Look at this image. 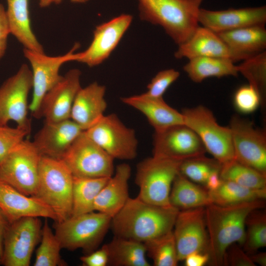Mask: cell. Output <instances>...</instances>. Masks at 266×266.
<instances>
[{
    "instance_id": "26",
    "label": "cell",
    "mask_w": 266,
    "mask_h": 266,
    "mask_svg": "<svg viewBox=\"0 0 266 266\" xmlns=\"http://www.w3.org/2000/svg\"><path fill=\"white\" fill-rule=\"evenodd\" d=\"M29 0H6L7 20L12 34L24 48L44 53L43 48L33 31L29 9Z\"/></svg>"
},
{
    "instance_id": "49",
    "label": "cell",
    "mask_w": 266,
    "mask_h": 266,
    "mask_svg": "<svg viewBox=\"0 0 266 266\" xmlns=\"http://www.w3.org/2000/svg\"><path fill=\"white\" fill-rule=\"evenodd\" d=\"M63 0H38L39 5L41 7H46L52 4H58Z\"/></svg>"
},
{
    "instance_id": "19",
    "label": "cell",
    "mask_w": 266,
    "mask_h": 266,
    "mask_svg": "<svg viewBox=\"0 0 266 266\" xmlns=\"http://www.w3.org/2000/svg\"><path fill=\"white\" fill-rule=\"evenodd\" d=\"M198 21L216 33L230 31L247 27L265 25L266 6L230 8L210 10L200 8Z\"/></svg>"
},
{
    "instance_id": "18",
    "label": "cell",
    "mask_w": 266,
    "mask_h": 266,
    "mask_svg": "<svg viewBox=\"0 0 266 266\" xmlns=\"http://www.w3.org/2000/svg\"><path fill=\"white\" fill-rule=\"evenodd\" d=\"M81 72L77 68L68 71L44 96L39 116L45 122H56L70 119L75 97L81 89Z\"/></svg>"
},
{
    "instance_id": "48",
    "label": "cell",
    "mask_w": 266,
    "mask_h": 266,
    "mask_svg": "<svg viewBox=\"0 0 266 266\" xmlns=\"http://www.w3.org/2000/svg\"><path fill=\"white\" fill-rule=\"evenodd\" d=\"M251 260L256 265L259 264L262 266H266V252L253 253L249 256Z\"/></svg>"
},
{
    "instance_id": "27",
    "label": "cell",
    "mask_w": 266,
    "mask_h": 266,
    "mask_svg": "<svg viewBox=\"0 0 266 266\" xmlns=\"http://www.w3.org/2000/svg\"><path fill=\"white\" fill-rule=\"evenodd\" d=\"M227 45L245 59L265 51V25H256L216 33Z\"/></svg>"
},
{
    "instance_id": "21",
    "label": "cell",
    "mask_w": 266,
    "mask_h": 266,
    "mask_svg": "<svg viewBox=\"0 0 266 266\" xmlns=\"http://www.w3.org/2000/svg\"><path fill=\"white\" fill-rule=\"evenodd\" d=\"M174 56L188 59L197 57L226 58L234 62L245 60L232 51L216 33L203 26H199L187 41L178 45Z\"/></svg>"
},
{
    "instance_id": "20",
    "label": "cell",
    "mask_w": 266,
    "mask_h": 266,
    "mask_svg": "<svg viewBox=\"0 0 266 266\" xmlns=\"http://www.w3.org/2000/svg\"><path fill=\"white\" fill-rule=\"evenodd\" d=\"M83 131L70 119L56 122H45L33 141L41 155L61 159Z\"/></svg>"
},
{
    "instance_id": "12",
    "label": "cell",
    "mask_w": 266,
    "mask_h": 266,
    "mask_svg": "<svg viewBox=\"0 0 266 266\" xmlns=\"http://www.w3.org/2000/svg\"><path fill=\"white\" fill-rule=\"evenodd\" d=\"M85 132L114 159L131 160L137 155L138 141L134 130L114 113L104 115Z\"/></svg>"
},
{
    "instance_id": "29",
    "label": "cell",
    "mask_w": 266,
    "mask_h": 266,
    "mask_svg": "<svg viewBox=\"0 0 266 266\" xmlns=\"http://www.w3.org/2000/svg\"><path fill=\"white\" fill-rule=\"evenodd\" d=\"M189 60L183 66V70L191 80L196 83H200L211 77L237 76L239 73L238 66L229 59L197 57Z\"/></svg>"
},
{
    "instance_id": "7",
    "label": "cell",
    "mask_w": 266,
    "mask_h": 266,
    "mask_svg": "<svg viewBox=\"0 0 266 266\" xmlns=\"http://www.w3.org/2000/svg\"><path fill=\"white\" fill-rule=\"evenodd\" d=\"M41 157L33 141L23 140L0 161V181L25 195L34 196Z\"/></svg>"
},
{
    "instance_id": "32",
    "label": "cell",
    "mask_w": 266,
    "mask_h": 266,
    "mask_svg": "<svg viewBox=\"0 0 266 266\" xmlns=\"http://www.w3.org/2000/svg\"><path fill=\"white\" fill-rule=\"evenodd\" d=\"M209 192L212 203L220 205L265 200L266 198V188L251 189L224 180L217 189Z\"/></svg>"
},
{
    "instance_id": "8",
    "label": "cell",
    "mask_w": 266,
    "mask_h": 266,
    "mask_svg": "<svg viewBox=\"0 0 266 266\" xmlns=\"http://www.w3.org/2000/svg\"><path fill=\"white\" fill-rule=\"evenodd\" d=\"M181 113L184 124L198 135L214 159L221 165L234 159L231 129L220 125L210 109L199 105Z\"/></svg>"
},
{
    "instance_id": "34",
    "label": "cell",
    "mask_w": 266,
    "mask_h": 266,
    "mask_svg": "<svg viewBox=\"0 0 266 266\" xmlns=\"http://www.w3.org/2000/svg\"><path fill=\"white\" fill-rule=\"evenodd\" d=\"M40 244L35 255L34 266H65L66 263L62 259L60 242L50 228L48 218L42 225Z\"/></svg>"
},
{
    "instance_id": "31",
    "label": "cell",
    "mask_w": 266,
    "mask_h": 266,
    "mask_svg": "<svg viewBox=\"0 0 266 266\" xmlns=\"http://www.w3.org/2000/svg\"><path fill=\"white\" fill-rule=\"evenodd\" d=\"M110 177L86 178L73 176L72 208L71 216L95 211L94 202L96 197Z\"/></svg>"
},
{
    "instance_id": "6",
    "label": "cell",
    "mask_w": 266,
    "mask_h": 266,
    "mask_svg": "<svg viewBox=\"0 0 266 266\" xmlns=\"http://www.w3.org/2000/svg\"><path fill=\"white\" fill-rule=\"evenodd\" d=\"M182 161L152 156L136 166L135 182L139 188L137 197L156 205L172 206L169 194L172 183L180 172Z\"/></svg>"
},
{
    "instance_id": "15",
    "label": "cell",
    "mask_w": 266,
    "mask_h": 266,
    "mask_svg": "<svg viewBox=\"0 0 266 266\" xmlns=\"http://www.w3.org/2000/svg\"><path fill=\"white\" fill-rule=\"evenodd\" d=\"M205 207L180 210L178 213L172 232L179 261L184 260L194 252H208Z\"/></svg>"
},
{
    "instance_id": "11",
    "label": "cell",
    "mask_w": 266,
    "mask_h": 266,
    "mask_svg": "<svg viewBox=\"0 0 266 266\" xmlns=\"http://www.w3.org/2000/svg\"><path fill=\"white\" fill-rule=\"evenodd\" d=\"M79 47L76 43L66 54L57 56H49L24 48L25 57L30 64L32 74L33 95L29 109L32 115L39 118V110L42 100L46 93L61 78L59 70L64 64L76 61L79 53L75 51Z\"/></svg>"
},
{
    "instance_id": "37",
    "label": "cell",
    "mask_w": 266,
    "mask_h": 266,
    "mask_svg": "<svg viewBox=\"0 0 266 266\" xmlns=\"http://www.w3.org/2000/svg\"><path fill=\"white\" fill-rule=\"evenodd\" d=\"M256 209L248 216L245 222L247 230L243 250L250 254L266 245V212Z\"/></svg>"
},
{
    "instance_id": "36",
    "label": "cell",
    "mask_w": 266,
    "mask_h": 266,
    "mask_svg": "<svg viewBox=\"0 0 266 266\" xmlns=\"http://www.w3.org/2000/svg\"><path fill=\"white\" fill-rule=\"evenodd\" d=\"M243 61L238 66V72L259 93L263 103L266 87V52L263 51Z\"/></svg>"
},
{
    "instance_id": "5",
    "label": "cell",
    "mask_w": 266,
    "mask_h": 266,
    "mask_svg": "<svg viewBox=\"0 0 266 266\" xmlns=\"http://www.w3.org/2000/svg\"><path fill=\"white\" fill-rule=\"evenodd\" d=\"M111 219L95 211L71 216L61 222H55L54 233L62 249H81L87 254L96 250L101 242L110 227Z\"/></svg>"
},
{
    "instance_id": "22",
    "label": "cell",
    "mask_w": 266,
    "mask_h": 266,
    "mask_svg": "<svg viewBox=\"0 0 266 266\" xmlns=\"http://www.w3.org/2000/svg\"><path fill=\"white\" fill-rule=\"evenodd\" d=\"M0 209L10 223L22 217L33 216L57 221L53 210L38 198L25 195L0 181Z\"/></svg>"
},
{
    "instance_id": "10",
    "label": "cell",
    "mask_w": 266,
    "mask_h": 266,
    "mask_svg": "<svg viewBox=\"0 0 266 266\" xmlns=\"http://www.w3.org/2000/svg\"><path fill=\"white\" fill-rule=\"evenodd\" d=\"M32 86V71L26 64L3 82L0 87V126L14 121L17 127L30 133L28 96Z\"/></svg>"
},
{
    "instance_id": "14",
    "label": "cell",
    "mask_w": 266,
    "mask_h": 266,
    "mask_svg": "<svg viewBox=\"0 0 266 266\" xmlns=\"http://www.w3.org/2000/svg\"><path fill=\"white\" fill-rule=\"evenodd\" d=\"M234 159L266 175V133L235 115L230 121Z\"/></svg>"
},
{
    "instance_id": "47",
    "label": "cell",
    "mask_w": 266,
    "mask_h": 266,
    "mask_svg": "<svg viewBox=\"0 0 266 266\" xmlns=\"http://www.w3.org/2000/svg\"><path fill=\"white\" fill-rule=\"evenodd\" d=\"M220 169H217L213 171L208 177L205 186L209 191H213L217 189L222 179L220 175Z\"/></svg>"
},
{
    "instance_id": "25",
    "label": "cell",
    "mask_w": 266,
    "mask_h": 266,
    "mask_svg": "<svg viewBox=\"0 0 266 266\" xmlns=\"http://www.w3.org/2000/svg\"><path fill=\"white\" fill-rule=\"evenodd\" d=\"M131 168L126 163L118 165L94 202V210L112 218L125 205L129 196L128 182Z\"/></svg>"
},
{
    "instance_id": "9",
    "label": "cell",
    "mask_w": 266,
    "mask_h": 266,
    "mask_svg": "<svg viewBox=\"0 0 266 266\" xmlns=\"http://www.w3.org/2000/svg\"><path fill=\"white\" fill-rule=\"evenodd\" d=\"M61 159L74 177H110L115 171L114 159L89 138L85 131Z\"/></svg>"
},
{
    "instance_id": "4",
    "label": "cell",
    "mask_w": 266,
    "mask_h": 266,
    "mask_svg": "<svg viewBox=\"0 0 266 266\" xmlns=\"http://www.w3.org/2000/svg\"><path fill=\"white\" fill-rule=\"evenodd\" d=\"M73 175L62 159L41 156L34 196L49 206L61 222L71 215Z\"/></svg>"
},
{
    "instance_id": "41",
    "label": "cell",
    "mask_w": 266,
    "mask_h": 266,
    "mask_svg": "<svg viewBox=\"0 0 266 266\" xmlns=\"http://www.w3.org/2000/svg\"><path fill=\"white\" fill-rule=\"evenodd\" d=\"M29 133L17 127L0 126V161Z\"/></svg>"
},
{
    "instance_id": "1",
    "label": "cell",
    "mask_w": 266,
    "mask_h": 266,
    "mask_svg": "<svg viewBox=\"0 0 266 266\" xmlns=\"http://www.w3.org/2000/svg\"><path fill=\"white\" fill-rule=\"evenodd\" d=\"M265 207V200H262L228 205L211 203L205 207L209 262L212 266H225L226 253L231 245H243L248 216Z\"/></svg>"
},
{
    "instance_id": "50",
    "label": "cell",
    "mask_w": 266,
    "mask_h": 266,
    "mask_svg": "<svg viewBox=\"0 0 266 266\" xmlns=\"http://www.w3.org/2000/svg\"><path fill=\"white\" fill-rule=\"evenodd\" d=\"M72 2L77 3H82L87 2L89 0H70Z\"/></svg>"
},
{
    "instance_id": "38",
    "label": "cell",
    "mask_w": 266,
    "mask_h": 266,
    "mask_svg": "<svg viewBox=\"0 0 266 266\" xmlns=\"http://www.w3.org/2000/svg\"><path fill=\"white\" fill-rule=\"evenodd\" d=\"M221 167V164L215 159L203 155L182 161L180 173L195 183L205 185L209 174Z\"/></svg>"
},
{
    "instance_id": "24",
    "label": "cell",
    "mask_w": 266,
    "mask_h": 266,
    "mask_svg": "<svg viewBox=\"0 0 266 266\" xmlns=\"http://www.w3.org/2000/svg\"><path fill=\"white\" fill-rule=\"evenodd\" d=\"M121 100L124 103L141 112L155 132L173 126L184 124L182 113L167 104L163 97H152L143 93L122 98Z\"/></svg>"
},
{
    "instance_id": "16",
    "label": "cell",
    "mask_w": 266,
    "mask_h": 266,
    "mask_svg": "<svg viewBox=\"0 0 266 266\" xmlns=\"http://www.w3.org/2000/svg\"><path fill=\"white\" fill-rule=\"evenodd\" d=\"M206 152L198 135L185 124L155 132L153 156L182 161L204 155Z\"/></svg>"
},
{
    "instance_id": "46",
    "label": "cell",
    "mask_w": 266,
    "mask_h": 266,
    "mask_svg": "<svg viewBox=\"0 0 266 266\" xmlns=\"http://www.w3.org/2000/svg\"><path fill=\"white\" fill-rule=\"evenodd\" d=\"M10 222L0 209V265L2 264L4 238Z\"/></svg>"
},
{
    "instance_id": "3",
    "label": "cell",
    "mask_w": 266,
    "mask_h": 266,
    "mask_svg": "<svg viewBox=\"0 0 266 266\" xmlns=\"http://www.w3.org/2000/svg\"><path fill=\"white\" fill-rule=\"evenodd\" d=\"M141 20L161 26L178 45L199 26L198 13L204 0H137Z\"/></svg>"
},
{
    "instance_id": "13",
    "label": "cell",
    "mask_w": 266,
    "mask_h": 266,
    "mask_svg": "<svg viewBox=\"0 0 266 266\" xmlns=\"http://www.w3.org/2000/svg\"><path fill=\"white\" fill-rule=\"evenodd\" d=\"M42 225L39 217L33 216L10 223L4 236L1 265L29 266L34 248L40 240Z\"/></svg>"
},
{
    "instance_id": "45",
    "label": "cell",
    "mask_w": 266,
    "mask_h": 266,
    "mask_svg": "<svg viewBox=\"0 0 266 266\" xmlns=\"http://www.w3.org/2000/svg\"><path fill=\"white\" fill-rule=\"evenodd\" d=\"M208 253L196 252L188 255L184 259L186 266H203L209 261Z\"/></svg>"
},
{
    "instance_id": "40",
    "label": "cell",
    "mask_w": 266,
    "mask_h": 266,
    "mask_svg": "<svg viewBox=\"0 0 266 266\" xmlns=\"http://www.w3.org/2000/svg\"><path fill=\"white\" fill-rule=\"evenodd\" d=\"M179 76V72L172 68L159 71L147 85V91L144 94L152 97H163L166 90Z\"/></svg>"
},
{
    "instance_id": "35",
    "label": "cell",
    "mask_w": 266,
    "mask_h": 266,
    "mask_svg": "<svg viewBox=\"0 0 266 266\" xmlns=\"http://www.w3.org/2000/svg\"><path fill=\"white\" fill-rule=\"evenodd\" d=\"M155 266H176L179 262L172 231L144 243Z\"/></svg>"
},
{
    "instance_id": "33",
    "label": "cell",
    "mask_w": 266,
    "mask_h": 266,
    "mask_svg": "<svg viewBox=\"0 0 266 266\" xmlns=\"http://www.w3.org/2000/svg\"><path fill=\"white\" fill-rule=\"evenodd\" d=\"M220 175L222 180L232 181L247 188H266V175L235 159L221 165Z\"/></svg>"
},
{
    "instance_id": "17",
    "label": "cell",
    "mask_w": 266,
    "mask_h": 266,
    "mask_svg": "<svg viewBox=\"0 0 266 266\" xmlns=\"http://www.w3.org/2000/svg\"><path fill=\"white\" fill-rule=\"evenodd\" d=\"M133 17L123 14L97 26L86 50L79 52L77 62L90 67L98 66L110 56L130 27Z\"/></svg>"
},
{
    "instance_id": "30",
    "label": "cell",
    "mask_w": 266,
    "mask_h": 266,
    "mask_svg": "<svg viewBox=\"0 0 266 266\" xmlns=\"http://www.w3.org/2000/svg\"><path fill=\"white\" fill-rule=\"evenodd\" d=\"M108 265L113 266H150L144 243L114 236L106 244Z\"/></svg>"
},
{
    "instance_id": "28",
    "label": "cell",
    "mask_w": 266,
    "mask_h": 266,
    "mask_svg": "<svg viewBox=\"0 0 266 266\" xmlns=\"http://www.w3.org/2000/svg\"><path fill=\"white\" fill-rule=\"evenodd\" d=\"M169 202L179 211L206 207L212 203L207 189L197 185L180 172L172 183Z\"/></svg>"
},
{
    "instance_id": "23",
    "label": "cell",
    "mask_w": 266,
    "mask_h": 266,
    "mask_svg": "<svg viewBox=\"0 0 266 266\" xmlns=\"http://www.w3.org/2000/svg\"><path fill=\"white\" fill-rule=\"evenodd\" d=\"M104 86L94 82L81 88L74 99L70 119L83 131L96 124L104 115L107 107Z\"/></svg>"
},
{
    "instance_id": "44",
    "label": "cell",
    "mask_w": 266,
    "mask_h": 266,
    "mask_svg": "<svg viewBox=\"0 0 266 266\" xmlns=\"http://www.w3.org/2000/svg\"><path fill=\"white\" fill-rule=\"evenodd\" d=\"M10 34L6 11L3 5L0 3V60L5 54L8 35Z\"/></svg>"
},
{
    "instance_id": "42",
    "label": "cell",
    "mask_w": 266,
    "mask_h": 266,
    "mask_svg": "<svg viewBox=\"0 0 266 266\" xmlns=\"http://www.w3.org/2000/svg\"><path fill=\"white\" fill-rule=\"evenodd\" d=\"M255 266L249 256L237 245L233 244L227 249L225 260V266Z\"/></svg>"
},
{
    "instance_id": "43",
    "label": "cell",
    "mask_w": 266,
    "mask_h": 266,
    "mask_svg": "<svg viewBox=\"0 0 266 266\" xmlns=\"http://www.w3.org/2000/svg\"><path fill=\"white\" fill-rule=\"evenodd\" d=\"M85 266H106L108 265V253L106 244L101 248L85 254L80 258Z\"/></svg>"
},
{
    "instance_id": "2",
    "label": "cell",
    "mask_w": 266,
    "mask_h": 266,
    "mask_svg": "<svg viewBox=\"0 0 266 266\" xmlns=\"http://www.w3.org/2000/svg\"><path fill=\"white\" fill-rule=\"evenodd\" d=\"M179 211L129 198L110 227L115 236L145 243L172 231Z\"/></svg>"
},
{
    "instance_id": "39",
    "label": "cell",
    "mask_w": 266,
    "mask_h": 266,
    "mask_svg": "<svg viewBox=\"0 0 266 266\" xmlns=\"http://www.w3.org/2000/svg\"><path fill=\"white\" fill-rule=\"evenodd\" d=\"M233 102L240 112L249 114L255 111L262 103L261 96L256 90L250 85L240 87L235 92Z\"/></svg>"
}]
</instances>
